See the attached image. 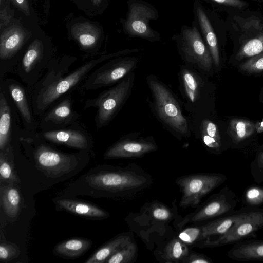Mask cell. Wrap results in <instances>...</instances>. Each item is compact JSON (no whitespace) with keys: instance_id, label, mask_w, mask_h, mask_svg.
<instances>
[{"instance_id":"obj_5","label":"cell","mask_w":263,"mask_h":263,"mask_svg":"<svg viewBox=\"0 0 263 263\" xmlns=\"http://www.w3.org/2000/svg\"><path fill=\"white\" fill-rule=\"evenodd\" d=\"M236 197L234 192L225 186L199 204L192 213L184 217L178 214L174 220V226L179 231L189 224L199 223L230 214L234 211L236 206Z\"/></svg>"},{"instance_id":"obj_34","label":"cell","mask_w":263,"mask_h":263,"mask_svg":"<svg viewBox=\"0 0 263 263\" xmlns=\"http://www.w3.org/2000/svg\"><path fill=\"white\" fill-rule=\"evenodd\" d=\"M242 201L246 206L259 208L263 204V186L251 185L247 188Z\"/></svg>"},{"instance_id":"obj_43","label":"cell","mask_w":263,"mask_h":263,"mask_svg":"<svg viewBox=\"0 0 263 263\" xmlns=\"http://www.w3.org/2000/svg\"><path fill=\"white\" fill-rule=\"evenodd\" d=\"M258 125H256L257 132L261 133L263 132V121L258 123Z\"/></svg>"},{"instance_id":"obj_27","label":"cell","mask_w":263,"mask_h":263,"mask_svg":"<svg viewBox=\"0 0 263 263\" xmlns=\"http://www.w3.org/2000/svg\"><path fill=\"white\" fill-rule=\"evenodd\" d=\"M92 242L87 239L73 238L57 244L53 252L65 258H76L84 254L92 246Z\"/></svg>"},{"instance_id":"obj_6","label":"cell","mask_w":263,"mask_h":263,"mask_svg":"<svg viewBox=\"0 0 263 263\" xmlns=\"http://www.w3.org/2000/svg\"><path fill=\"white\" fill-rule=\"evenodd\" d=\"M227 176L216 173H193L178 177L176 183L181 193L179 205L196 208L202 198L224 183Z\"/></svg>"},{"instance_id":"obj_12","label":"cell","mask_w":263,"mask_h":263,"mask_svg":"<svg viewBox=\"0 0 263 263\" xmlns=\"http://www.w3.org/2000/svg\"><path fill=\"white\" fill-rule=\"evenodd\" d=\"M37 166L50 177L56 178L72 171L79 162L77 154L63 153L41 144L34 151Z\"/></svg>"},{"instance_id":"obj_37","label":"cell","mask_w":263,"mask_h":263,"mask_svg":"<svg viewBox=\"0 0 263 263\" xmlns=\"http://www.w3.org/2000/svg\"><path fill=\"white\" fill-rule=\"evenodd\" d=\"M20 253L18 247L10 242H2L0 244V259L3 262H8L17 258Z\"/></svg>"},{"instance_id":"obj_44","label":"cell","mask_w":263,"mask_h":263,"mask_svg":"<svg viewBox=\"0 0 263 263\" xmlns=\"http://www.w3.org/2000/svg\"><path fill=\"white\" fill-rule=\"evenodd\" d=\"M101 1L102 0H91V1L92 2L93 4L95 5H96V6H98L100 4V3L101 2Z\"/></svg>"},{"instance_id":"obj_32","label":"cell","mask_w":263,"mask_h":263,"mask_svg":"<svg viewBox=\"0 0 263 263\" xmlns=\"http://www.w3.org/2000/svg\"><path fill=\"white\" fill-rule=\"evenodd\" d=\"M138 255V247L133 240L110 257L106 263H131L134 262Z\"/></svg>"},{"instance_id":"obj_41","label":"cell","mask_w":263,"mask_h":263,"mask_svg":"<svg viewBox=\"0 0 263 263\" xmlns=\"http://www.w3.org/2000/svg\"><path fill=\"white\" fill-rule=\"evenodd\" d=\"M217 3L241 8L246 5V3L242 0H212Z\"/></svg>"},{"instance_id":"obj_30","label":"cell","mask_w":263,"mask_h":263,"mask_svg":"<svg viewBox=\"0 0 263 263\" xmlns=\"http://www.w3.org/2000/svg\"><path fill=\"white\" fill-rule=\"evenodd\" d=\"M0 191L1 204L5 213L8 217L15 218L20 204L18 190L11 186H1Z\"/></svg>"},{"instance_id":"obj_15","label":"cell","mask_w":263,"mask_h":263,"mask_svg":"<svg viewBox=\"0 0 263 263\" xmlns=\"http://www.w3.org/2000/svg\"><path fill=\"white\" fill-rule=\"evenodd\" d=\"M78 118V114L72 109L71 99L67 97L44 115L41 126L46 130L60 129L73 124Z\"/></svg>"},{"instance_id":"obj_26","label":"cell","mask_w":263,"mask_h":263,"mask_svg":"<svg viewBox=\"0 0 263 263\" xmlns=\"http://www.w3.org/2000/svg\"><path fill=\"white\" fill-rule=\"evenodd\" d=\"M197 15L213 64L216 67L218 68L220 65V55L216 36L209 18L200 7L197 9Z\"/></svg>"},{"instance_id":"obj_20","label":"cell","mask_w":263,"mask_h":263,"mask_svg":"<svg viewBox=\"0 0 263 263\" xmlns=\"http://www.w3.org/2000/svg\"><path fill=\"white\" fill-rule=\"evenodd\" d=\"M227 256L237 261L263 260V240L249 239L235 243Z\"/></svg>"},{"instance_id":"obj_21","label":"cell","mask_w":263,"mask_h":263,"mask_svg":"<svg viewBox=\"0 0 263 263\" xmlns=\"http://www.w3.org/2000/svg\"><path fill=\"white\" fill-rule=\"evenodd\" d=\"M132 232L122 233L116 235L97 250L85 263H103L113 254L134 240Z\"/></svg>"},{"instance_id":"obj_23","label":"cell","mask_w":263,"mask_h":263,"mask_svg":"<svg viewBox=\"0 0 263 263\" xmlns=\"http://www.w3.org/2000/svg\"><path fill=\"white\" fill-rule=\"evenodd\" d=\"M176 201H173L172 209L160 201L147 202L141 208L140 213L146 215L154 224L166 223L174 220L178 214Z\"/></svg>"},{"instance_id":"obj_35","label":"cell","mask_w":263,"mask_h":263,"mask_svg":"<svg viewBox=\"0 0 263 263\" xmlns=\"http://www.w3.org/2000/svg\"><path fill=\"white\" fill-rule=\"evenodd\" d=\"M0 175L1 180L10 182H18L17 176L14 173L12 165L7 160L5 150L0 153Z\"/></svg>"},{"instance_id":"obj_2","label":"cell","mask_w":263,"mask_h":263,"mask_svg":"<svg viewBox=\"0 0 263 263\" xmlns=\"http://www.w3.org/2000/svg\"><path fill=\"white\" fill-rule=\"evenodd\" d=\"M146 80L151 94L149 105L154 115L178 139L189 138L192 133L191 119L184 115L179 97L156 76L148 74Z\"/></svg>"},{"instance_id":"obj_24","label":"cell","mask_w":263,"mask_h":263,"mask_svg":"<svg viewBox=\"0 0 263 263\" xmlns=\"http://www.w3.org/2000/svg\"><path fill=\"white\" fill-rule=\"evenodd\" d=\"M73 60H60L48 64L47 71L31 88V95L47 87L57 80L65 76L69 71Z\"/></svg>"},{"instance_id":"obj_19","label":"cell","mask_w":263,"mask_h":263,"mask_svg":"<svg viewBox=\"0 0 263 263\" xmlns=\"http://www.w3.org/2000/svg\"><path fill=\"white\" fill-rule=\"evenodd\" d=\"M26 33L23 29L13 25L5 29L0 37V58L2 61L11 59L23 46Z\"/></svg>"},{"instance_id":"obj_9","label":"cell","mask_w":263,"mask_h":263,"mask_svg":"<svg viewBox=\"0 0 263 263\" xmlns=\"http://www.w3.org/2000/svg\"><path fill=\"white\" fill-rule=\"evenodd\" d=\"M139 59L135 57L115 58L90 73L84 84L87 90H96L115 84L137 67Z\"/></svg>"},{"instance_id":"obj_16","label":"cell","mask_w":263,"mask_h":263,"mask_svg":"<svg viewBox=\"0 0 263 263\" xmlns=\"http://www.w3.org/2000/svg\"><path fill=\"white\" fill-rule=\"evenodd\" d=\"M42 136L51 142L80 150H86L90 147L91 144L90 138L86 132L79 129L45 130Z\"/></svg>"},{"instance_id":"obj_10","label":"cell","mask_w":263,"mask_h":263,"mask_svg":"<svg viewBox=\"0 0 263 263\" xmlns=\"http://www.w3.org/2000/svg\"><path fill=\"white\" fill-rule=\"evenodd\" d=\"M179 49L184 64L204 74L210 72L213 65L212 58L196 27L183 31Z\"/></svg>"},{"instance_id":"obj_8","label":"cell","mask_w":263,"mask_h":263,"mask_svg":"<svg viewBox=\"0 0 263 263\" xmlns=\"http://www.w3.org/2000/svg\"><path fill=\"white\" fill-rule=\"evenodd\" d=\"M204 73L183 64L178 72L179 98L191 121L200 117L205 82Z\"/></svg>"},{"instance_id":"obj_28","label":"cell","mask_w":263,"mask_h":263,"mask_svg":"<svg viewBox=\"0 0 263 263\" xmlns=\"http://www.w3.org/2000/svg\"><path fill=\"white\" fill-rule=\"evenodd\" d=\"M12 114L10 106L3 91L0 92V150L10 143Z\"/></svg>"},{"instance_id":"obj_29","label":"cell","mask_w":263,"mask_h":263,"mask_svg":"<svg viewBox=\"0 0 263 263\" xmlns=\"http://www.w3.org/2000/svg\"><path fill=\"white\" fill-rule=\"evenodd\" d=\"M190 251L189 246L178 236H175L166 243L161 256L165 262L179 263L189 254Z\"/></svg>"},{"instance_id":"obj_33","label":"cell","mask_w":263,"mask_h":263,"mask_svg":"<svg viewBox=\"0 0 263 263\" xmlns=\"http://www.w3.org/2000/svg\"><path fill=\"white\" fill-rule=\"evenodd\" d=\"M263 52V33L246 42L240 47L236 55V59L252 57Z\"/></svg>"},{"instance_id":"obj_25","label":"cell","mask_w":263,"mask_h":263,"mask_svg":"<svg viewBox=\"0 0 263 263\" xmlns=\"http://www.w3.org/2000/svg\"><path fill=\"white\" fill-rule=\"evenodd\" d=\"M71 32L73 38L85 49L94 47L100 36L99 28L88 22L74 24L71 27Z\"/></svg>"},{"instance_id":"obj_42","label":"cell","mask_w":263,"mask_h":263,"mask_svg":"<svg viewBox=\"0 0 263 263\" xmlns=\"http://www.w3.org/2000/svg\"><path fill=\"white\" fill-rule=\"evenodd\" d=\"M12 18L11 13L7 11L6 8H2L0 11L1 26L7 25Z\"/></svg>"},{"instance_id":"obj_17","label":"cell","mask_w":263,"mask_h":263,"mask_svg":"<svg viewBox=\"0 0 263 263\" xmlns=\"http://www.w3.org/2000/svg\"><path fill=\"white\" fill-rule=\"evenodd\" d=\"M192 133L199 135V139L208 151L218 154L222 147V142L218 126L212 120L199 118L193 121Z\"/></svg>"},{"instance_id":"obj_13","label":"cell","mask_w":263,"mask_h":263,"mask_svg":"<svg viewBox=\"0 0 263 263\" xmlns=\"http://www.w3.org/2000/svg\"><path fill=\"white\" fill-rule=\"evenodd\" d=\"M44 57L43 45L35 40L29 46L14 72L31 89L37 82L40 74L46 68L41 65Z\"/></svg>"},{"instance_id":"obj_14","label":"cell","mask_w":263,"mask_h":263,"mask_svg":"<svg viewBox=\"0 0 263 263\" xmlns=\"http://www.w3.org/2000/svg\"><path fill=\"white\" fill-rule=\"evenodd\" d=\"M154 11L145 5L134 3L129 8V11L125 27L126 31L133 35L151 39L154 34L150 28L148 22L154 19Z\"/></svg>"},{"instance_id":"obj_39","label":"cell","mask_w":263,"mask_h":263,"mask_svg":"<svg viewBox=\"0 0 263 263\" xmlns=\"http://www.w3.org/2000/svg\"><path fill=\"white\" fill-rule=\"evenodd\" d=\"M181 263H213L212 260L204 254L190 251Z\"/></svg>"},{"instance_id":"obj_18","label":"cell","mask_w":263,"mask_h":263,"mask_svg":"<svg viewBox=\"0 0 263 263\" xmlns=\"http://www.w3.org/2000/svg\"><path fill=\"white\" fill-rule=\"evenodd\" d=\"M5 84L25 125L28 130H34L35 128V122L27 99L25 89L15 80L7 79Z\"/></svg>"},{"instance_id":"obj_40","label":"cell","mask_w":263,"mask_h":263,"mask_svg":"<svg viewBox=\"0 0 263 263\" xmlns=\"http://www.w3.org/2000/svg\"><path fill=\"white\" fill-rule=\"evenodd\" d=\"M11 1L26 15H30L29 6L27 0H11Z\"/></svg>"},{"instance_id":"obj_22","label":"cell","mask_w":263,"mask_h":263,"mask_svg":"<svg viewBox=\"0 0 263 263\" xmlns=\"http://www.w3.org/2000/svg\"><path fill=\"white\" fill-rule=\"evenodd\" d=\"M56 204L62 210L87 218L104 219L109 216V213L103 209L80 200L60 199Z\"/></svg>"},{"instance_id":"obj_7","label":"cell","mask_w":263,"mask_h":263,"mask_svg":"<svg viewBox=\"0 0 263 263\" xmlns=\"http://www.w3.org/2000/svg\"><path fill=\"white\" fill-rule=\"evenodd\" d=\"M263 228V209L245 207L240 217L224 234L216 239L208 238L195 245L199 248H213L235 244L247 238H255Z\"/></svg>"},{"instance_id":"obj_4","label":"cell","mask_w":263,"mask_h":263,"mask_svg":"<svg viewBox=\"0 0 263 263\" xmlns=\"http://www.w3.org/2000/svg\"><path fill=\"white\" fill-rule=\"evenodd\" d=\"M120 54L118 52L104 55L89 61L69 74L57 80L44 88L31 95V101L34 113L36 115L43 114L57 100L82 81L98 64Z\"/></svg>"},{"instance_id":"obj_11","label":"cell","mask_w":263,"mask_h":263,"mask_svg":"<svg viewBox=\"0 0 263 263\" xmlns=\"http://www.w3.org/2000/svg\"><path fill=\"white\" fill-rule=\"evenodd\" d=\"M158 145L152 136L133 132L121 137L104 153L105 159L141 158L156 151Z\"/></svg>"},{"instance_id":"obj_31","label":"cell","mask_w":263,"mask_h":263,"mask_svg":"<svg viewBox=\"0 0 263 263\" xmlns=\"http://www.w3.org/2000/svg\"><path fill=\"white\" fill-rule=\"evenodd\" d=\"M256 129V125L252 122L242 119H232L229 126L230 136L235 144L249 138Z\"/></svg>"},{"instance_id":"obj_3","label":"cell","mask_w":263,"mask_h":263,"mask_svg":"<svg viewBox=\"0 0 263 263\" xmlns=\"http://www.w3.org/2000/svg\"><path fill=\"white\" fill-rule=\"evenodd\" d=\"M135 80V74L133 71L97 97L86 101L85 109L91 107L97 109L95 121L98 129L107 126L115 118L129 98Z\"/></svg>"},{"instance_id":"obj_36","label":"cell","mask_w":263,"mask_h":263,"mask_svg":"<svg viewBox=\"0 0 263 263\" xmlns=\"http://www.w3.org/2000/svg\"><path fill=\"white\" fill-rule=\"evenodd\" d=\"M240 69L249 73H258L263 71V52L252 57L241 63Z\"/></svg>"},{"instance_id":"obj_38","label":"cell","mask_w":263,"mask_h":263,"mask_svg":"<svg viewBox=\"0 0 263 263\" xmlns=\"http://www.w3.org/2000/svg\"><path fill=\"white\" fill-rule=\"evenodd\" d=\"M250 172L255 182L259 184L263 182V149L251 163Z\"/></svg>"},{"instance_id":"obj_1","label":"cell","mask_w":263,"mask_h":263,"mask_svg":"<svg viewBox=\"0 0 263 263\" xmlns=\"http://www.w3.org/2000/svg\"><path fill=\"white\" fill-rule=\"evenodd\" d=\"M87 180L90 186L108 197L125 202L141 196L154 182L152 176L136 163L123 167L107 166L89 175Z\"/></svg>"}]
</instances>
